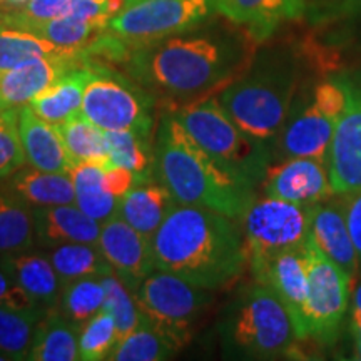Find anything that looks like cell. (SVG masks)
I'll use <instances>...</instances> for the list:
<instances>
[{
  "mask_svg": "<svg viewBox=\"0 0 361 361\" xmlns=\"http://www.w3.org/2000/svg\"><path fill=\"white\" fill-rule=\"evenodd\" d=\"M258 44L246 27L209 17L184 32L129 49L121 64L171 111L218 96L250 67Z\"/></svg>",
  "mask_w": 361,
  "mask_h": 361,
  "instance_id": "6da1fadb",
  "label": "cell"
},
{
  "mask_svg": "<svg viewBox=\"0 0 361 361\" xmlns=\"http://www.w3.org/2000/svg\"><path fill=\"white\" fill-rule=\"evenodd\" d=\"M156 268L216 291L231 286L247 266L239 219L200 206L178 204L152 238Z\"/></svg>",
  "mask_w": 361,
  "mask_h": 361,
  "instance_id": "7a4b0ae2",
  "label": "cell"
},
{
  "mask_svg": "<svg viewBox=\"0 0 361 361\" xmlns=\"http://www.w3.org/2000/svg\"><path fill=\"white\" fill-rule=\"evenodd\" d=\"M154 179L178 204L207 207L234 219L256 200V188L207 154L169 111L154 133Z\"/></svg>",
  "mask_w": 361,
  "mask_h": 361,
  "instance_id": "3957f363",
  "label": "cell"
},
{
  "mask_svg": "<svg viewBox=\"0 0 361 361\" xmlns=\"http://www.w3.org/2000/svg\"><path fill=\"white\" fill-rule=\"evenodd\" d=\"M301 87V56L290 45H273L256 52L250 67L216 97L239 128L273 149Z\"/></svg>",
  "mask_w": 361,
  "mask_h": 361,
  "instance_id": "277c9868",
  "label": "cell"
},
{
  "mask_svg": "<svg viewBox=\"0 0 361 361\" xmlns=\"http://www.w3.org/2000/svg\"><path fill=\"white\" fill-rule=\"evenodd\" d=\"M223 351L238 360L301 358V338L290 311L268 284H246L229 301L218 324Z\"/></svg>",
  "mask_w": 361,
  "mask_h": 361,
  "instance_id": "5b68a950",
  "label": "cell"
},
{
  "mask_svg": "<svg viewBox=\"0 0 361 361\" xmlns=\"http://www.w3.org/2000/svg\"><path fill=\"white\" fill-rule=\"evenodd\" d=\"M350 101L348 74H328L303 85L273 142V162L290 157L326 161L329 144Z\"/></svg>",
  "mask_w": 361,
  "mask_h": 361,
  "instance_id": "8992f818",
  "label": "cell"
},
{
  "mask_svg": "<svg viewBox=\"0 0 361 361\" xmlns=\"http://www.w3.org/2000/svg\"><path fill=\"white\" fill-rule=\"evenodd\" d=\"M169 112L221 166L250 186H261L266 171L273 164V149L239 128L218 97L184 104Z\"/></svg>",
  "mask_w": 361,
  "mask_h": 361,
  "instance_id": "52a82bcc",
  "label": "cell"
},
{
  "mask_svg": "<svg viewBox=\"0 0 361 361\" xmlns=\"http://www.w3.org/2000/svg\"><path fill=\"white\" fill-rule=\"evenodd\" d=\"M142 322L164 336L176 350L192 340L197 319L213 301L211 290L168 271H152L134 291Z\"/></svg>",
  "mask_w": 361,
  "mask_h": 361,
  "instance_id": "ba28073f",
  "label": "cell"
},
{
  "mask_svg": "<svg viewBox=\"0 0 361 361\" xmlns=\"http://www.w3.org/2000/svg\"><path fill=\"white\" fill-rule=\"evenodd\" d=\"M92 61V75L84 90L80 114L104 130H135L154 135L156 99L129 75Z\"/></svg>",
  "mask_w": 361,
  "mask_h": 361,
  "instance_id": "9c48e42d",
  "label": "cell"
},
{
  "mask_svg": "<svg viewBox=\"0 0 361 361\" xmlns=\"http://www.w3.org/2000/svg\"><path fill=\"white\" fill-rule=\"evenodd\" d=\"M311 216L313 206L266 196L252 201L239 219L251 273L284 251L303 247L310 239Z\"/></svg>",
  "mask_w": 361,
  "mask_h": 361,
  "instance_id": "30bf717a",
  "label": "cell"
},
{
  "mask_svg": "<svg viewBox=\"0 0 361 361\" xmlns=\"http://www.w3.org/2000/svg\"><path fill=\"white\" fill-rule=\"evenodd\" d=\"M213 12V0H128L107 30L134 49L200 25Z\"/></svg>",
  "mask_w": 361,
  "mask_h": 361,
  "instance_id": "8fae6325",
  "label": "cell"
},
{
  "mask_svg": "<svg viewBox=\"0 0 361 361\" xmlns=\"http://www.w3.org/2000/svg\"><path fill=\"white\" fill-rule=\"evenodd\" d=\"M310 293L306 303V336L322 346H333L345 326L351 305L353 279L326 258L308 239Z\"/></svg>",
  "mask_w": 361,
  "mask_h": 361,
  "instance_id": "7c38bea8",
  "label": "cell"
},
{
  "mask_svg": "<svg viewBox=\"0 0 361 361\" xmlns=\"http://www.w3.org/2000/svg\"><path fill=\"white\" fill-rule=\"evenodd\" d=\"M266 197L314 206L335 196L326 161L316 157H290L276 161L261 183Z\"/></svg>",
  "mask_w": 361,
  "mask_h": 361,
  "instance_id": "4fadbf2b",
  "label": "cell"
},
{
  "mask_svg": "<svg viewBox=\"0 0 361 361\" xmlns=\"http://www.w3.org/2000/svg\"><path fill=\"white\" fill-rule=\"evenodd\" d=\"M350 101L333 135L326 166L335 194L361 188V72L348 74Z\"/></svg>",
  "mask_w": 361,
  "mask_h": 361,
  "instance_id": "5bb4252c",
  "label": "cell"
},
{
  "mask_svg": "<svg viewBox=\"0 0 361 361\" xmlns=\"http://www.w3.org/2000/svg\"><path fill=\"white\" fill-rule=\"evenodd\" d=\"M97 246L112 271L133 293L157 269L151 239L135 231L119 216L101 226Z\"/></svg>",
  "mask_w": 361,
  "mask_h": 361,
  "instance_id": "9a60e30c",
  "label": "cell"
},
{
  "mask_svg": "<svg viewBox=\"0 0 361 361\" xmlns=\"http://www.w3.org/2000/svg\"><path fill=\"white\" fill-rule=\"evenodd\" d=\"M256 281L268 284L290 311L301 341L306 336V303L310 293V266L306 245L298 250L284 251L252 273Z\"/></svg>",
  "mask_w": 361,
  "mask_h": 361,
  "instance_id": "2e32d148",
  "label": "cell"
},
{
  "mask_svg": "<svg viewBox=\"0 0 361 361\" xmlns=\"http://www.w3.org/2000/svg\"><path fill=\"white\" fill-rule=\"evenodd\" d=\"M85 59V52L56 54L30 59L11 71L0 72V101L6 109L25 106Z\"/></svg>",
  "mask_w": 361,
  "mask_h": 361,
  "instance_id": "e0dca14e",
  "label": "cell"
},
{
  "mask_svg": "<svg viewBox=\"0 0 361 361\" xmlns=\"http://www.w3.org/2000/svg\"><path fill=\"white\" fill-rule=\"evenodd\" d=\"M310 239L326 258L348 273L353 281L358 278L361 271L358 252L346 223L341 194L313 206Z\"/></svg>",
  "mask_w": 361,
  "mask_h": 361,
  "instance_id": "ac0fdd59",
  "label": "cell"
},
{
  "mask_svg": "<svg viewBox=\"0 0 361 361\" xmlns=\"http://www.w3.org/2000/svg\"><path fill=\"white\" fill-rule=\"evenodd\" d=\"M19 130L27 164L47 173L69 174L75 162L67 152L56 126L35 114L29 104L19 107Z\"/></svg>",
  "mask_w": 361,
  "mask_h": 361,
  "instance_id": "d6986e66",
  "label": "cell"
},
{
  "mask_svg": "<svg viewBox=\"0 0 361 361\" xmlns=\"http://www.w3.org/2000/svg\"><path fill=\"white\" fill-rule=\"evenodd\" d=\"M213 6L218 16L246 27L259 42L305 12V0H213Z\"/></svg>",
  "mask_w": 361,
  "mask_h": 361,
  "instance_id": "ffe728a7",
  "label": "cell"
},
{
  "mask_svg": "<svg viewBox=\"0 0 361 361\" xmlns=\"http://www.w3.org/2000/svg\"><path fill=\"white\" fill-rule=\"evenodd\" d=\"M0 268L42 308H54L62 295V281L51 259L29 251L2 252Z\"/></svg>",
  "mask_w": 361,
  "mask_h": 361,
  "instance_id": "44dd1931",
  "label": "cell"
},
{
  "mask_svg": "<svg viewBox=\"0 0 361 361\" xmlns=\"http://www.w3.org/2000/svg\"><path fill=\"white\" fill-rule=\"evenodd\" d=\"M35 236L45 247L67 243L97 245L101 223L92 219L75 204L32 207Z\"/></svg>",
  "mask_w": 361,
  "mask_h": 361,
  "instance_id": "7402d4cb",
  "label": "cell"
},
{
  "mask_svg": "<svg viewBox=\"0 0 361 361\" xmlns=\"http://www.w3.org/2000/svg\"><path fill=\"white\" fill-rule=\"evenodd\" d=\"M176 206L178 202L173 194L157 180H151L139 184L121 197L117 216L152 241L157 229Z\"/></svg>",
  "mask_w": 361,
  "mask_h": 361,
  "instance_id": "603a6c76",
  "label": "cell"
},
{
  "mask_svg": "<svg viewBox=\"0 0 361 361\" xmlns=\"http://www.w3.org/2000/svg\"><path fill=\"white\" fill-rule=\"evenodd\" d=\"M92 75V61L85 59L82 64L67 72L61 79L56 80L51 87L40 92L29 102L39 117L51 124L64 123L67 117L80 111L84 99V90Z\"/></svg>",
  "mask_w": 361,
  "mask_h": 361,
  "instance_id": "cb8c5ba5",
  "label": "cell"
},
{
  "mask_svg": "<svg viewBox=\"0 0 361 361\" xmlns=\"http://www.w3.org/2000/svg\"><path fill=\"white\" fill-rule=\"evenodd\" d=\"M8 179L11 192L30 207L75 204L74 184L69 174L47 173L32 166H24Z\"/></svg>",
  "mask_w": 361,
  "mask_h": 361,
  "instance_id": "d4e9b609",
  "label": "cell"
},
{
  "mask_svg": "<svg viewBox=\"0 0 361 361\" xmlns=\"http://www.w3.org/2000/svg\"><path fill=\"white\" fill-rule=\"evenodd\" d=\"M79 333L57 306L47 308L35 329L27 360L32 361H75L79 358Z\"/></svg>",
  "mask_w": 361,
  "mask_h": 361,
  "instance_id": "484cf974",
  "label": "cell"
},
{
  "mask_svg": "<svg viewBox=\"0 0 361 361\" xmlns=\"http://www.w3.org/2000/svg\"><path fill=\"white\" fill-rule=\"evenodd\" d=\"M104 171L106 166L90 161L75 162L69 171L75 191V206L101 224L116 218L121 201V197L104 189Z\"/></svg>",
  "mask_w": 361,
  "mask_h": 361,
  "instance_id": "4316f807",
  "label": "cell"
},
{
  "mask_svg": "<svg viewBox=\"0 0 361 361\" xmlns=\"http://www.w3.org/2000/svg\"><path fill=\"white\" fill-rule=\"evenodd\" d=\"M109 141V162L137 174L141 183L154 179V135H144L135 130H106ZM106 166V168H107Z\"/></svg>",
  "mask_w": 361,
  "mask_h": 361,
  "instance_id": "83f0119b",
  "label": "cell"
},
{
  "mask_svg": "<svg viewBox=\"0 0 361 361\" xmlns=\"http://www.w3.org/2000/svg\"><path fill=\"white\" fill-rule=\"evenodd\" d=\"M47 258L57 271L62 286L75 279L102 278L114 273L97 245H87V243L57 245L49 250Z\"/></svg>",
  "mask_w": 361,
  "mask_h": 361,
  "instance_id": "f1b7e54d",
  "label": "cell"
},
{
  "mask_svg": "<svg viewBox=\"0 0 361 361\" xmlns=\"http://www.w3.org/2000/svg\"><path fill=\"white\" fill-rule=\"evenodd\" d=\"M59 135L74 162H109V141L107 133L79 112L67 117L64 123L56 124Z\"/></svg>",
  "mask_w": 361,
  "mask_h": 361,
  "instance_id": "f546056e",
  "label": "cell"
},
{
  "mask_svg": "<svg viewBox=\"0 0 361 361\" xmlns=\"http://www.w3.org/2000/svg\"><path fill=\"white\" fill-rule=\"evenodd\" d=\"M16 29L39 35V37L56 44L59 47L67 49V51H85L107 27L97 24V22L80 20L71 16H64L51 20L24 22V24L17 25Z\"/></svg>",
  "mask_w": 361,
  "mask_h": 361,
  "instance_id": "4dcf8cb0",
  "label": "cell"
},
{
  "mask_svg": "<svg viewBox=\"0 0 361 361\" xmlns=\"http://www.w3.org/2000/svg\"><path fill=\"white\" fill-rule=\"evenodd\" d=\"M45 310L40 306L27 310L0 306V353L7 360H27Z\"/></svg>",
  "mask_w": 361,
  "mask_h": 361,
  "instance_id": "1f68e13d",
  "label": "cell"
},
{
  "mask_svg": "<svg viewBox=\"0 0 361 361\" xmlns=\"http://www.w3.org/2000/svg\"><path fill=\"white\" fill-rule=\"evenodd\" d=\"M35 239L32 207L16 194H0V252L29 251Z\"/></svg>",
  "mask_w": 361,
  "mask_h": 361,
  "instance_id": "d6a6232c",
  "label": "cell"
},
{
  "mask_svg": "<svg viewBox=\"0 0 361 361\" xmlns=\"http://www.w3.org/2000/svg\"><path fill=\"white\" fill-rule=\"evenodd\" d=\"M104 303L106 288L101 278H82L62 286L57 308L74 326L82 329L85 323L104 310Z\"/></svg>",
  "mask_w": 361,
  "mask_h": 361,
  "instance_id": "836d02e7",
  "label": "cell"
},
{
  "mask_svg": "<svg viewBox=\"0 0 361 361\" xmlns=\"http://www.w3.org/2000/svg\"><path fill=\"white\" fill-rule=\"evenodd\" d=\"M69 52L85 51H67V49L59 47L39 35L16 29V27H8L0 22V72L11 71L30 59Z\"/></svg>",
  "mask_w": 361,
  "mask_h": 361,
  "instance_id": "e575fe53",
  "label": "cell"
},
{
  "mask_svg": "<svg viewBox=\"0 0 361 361\" xmlns=\"http://www.w3.org/2000/svg\"><path fill=\"white\" fill-rule=\"evenodd\" d=\"M171 343L161 336L156 329L147 326L142 322L141 326L126 336L116 350L112 351L109 360L112 361H162L169 360L176 353Z\"/></svg>",
  "mask_w": 361,
  "mask_h": 361,
  "instance_id": "d590c367",
  "label": "cell"
},
{
  "mask_svg": "<svg viewBox=\"0 0 361 361\" xmlns=\"http://www.w3.org/2000/svg\"><path fill=\"white\" fill-rule=\"evenodd\" d=\"M101 281L106 288V303L104 310L109 311L116 322L117 336L119 341H123L126 336L134 333L135 329L142 324L141 311L135 303L134 293L129 290L123 283V279L116 273L106 274L101 278Z\"/></svg>",
  "mask_w": 361,
  "mask_h": 361,
  "instance_id": "8d00e7d4",
  "label": "cell"
},
{
  "mask_svg": "<svg viewBox=\"0 0 361 361\" xmlns=\"http://www.w3.org/2000/svg\"><path fill=\"white\" fill-rule=\"evenodd\" d=\"M119 345L116 322L109 311L102 310L84 324L79 333V358L84 361L109 360Z\"/></svg>",
  "mask_w": 361,
  "mask_h": 361,
  "instance_id": "74e56055",
  "label": "cell"
},
{
  "mask_svg": "<svg viewBox=\"0 0 361 361\" xmlns=\"http://www.w3.org/2000/svg\"><path fill=\"white\" fill-rule=\"evenodd\" d=\"M27 164L19 130V107L0 112V183Z\"/></svg>",
  "mask_w": 361,
  "mask_h": 361,
  "instance_id": "f35d334b",
  "label": "cell"
},
{
  "mask_svg": "<svg viewBox=\"0 0 361 361\" xmlns=\"http://www.w3.org/2000/svg\"><path fill=\"white\" fill-rule=\"evenodd\" d=\"M75 4L78 0H27L17 11L4 13L0 22L8 27H17L24 22L59 19L67 16Z\"/></svg>",
  "mask_w": 361,
  "mask_h": 361,
  "instance_id": "ab89813d",
  "label": "cell"
},
{
  "mask_svg": "<svg viewBox=\"0 0 361 361\" xmlns=\"http://www.w3.org/2000/svg\"><path fill=\"white\" fill-rule=\"evenodd\" d=\"M141 179L130 169L119 168V166H107L104 171V189L116 197H123L130 189L139 186Z\"/></svg>",
  "mask_w": 361,
  "mask_h": 361,
  "instance_id": "60d3db41",
  "label": "cell"
},
{
  "mask_svg": "<svg viewBox=\"0 0 361 361\" xmlns=\"http://www.w3.org/2000/svg\"><path fill=\"white\" fill-rule=\"evenodd\" d=\"M341 197H343V204H345L346 223H348L350 234L351 238H353L356 252H358L360 269H361V188L356 189V191L341 194Z\"/></svg>",
  "mask_w": 361,
  "mask_h": 361,
  "instance_id": "b9f144b4",
  "label": "cell"
},
{
  "mask_svg": "<svg viewBox=\"0 0 361 361\" xmlns=\"http://www.w3.org/2000/svg\"><path fill=\"white\" fill-rule=\"evenodd\" d=\"M0 306H11V308H35V301L16 284L0 268ZM42 308V306H40Z\"/></svg>",
  "mask_w": 361,
  "mask_h": 361,
  "instance_id": "7bdbcfd3",
  "label": "cell"
},
{
  "mask_svg": "<svg viewBox=\"0 0 361 361\" xmlns=\"http://www.w3.org/2000/svg\"><path fill=\"white\" fill-rule=\"evenodd\" d=\"M348 322H361V273H360L358 283H356L353 290V295H351V308H350Z\"/></svg>",
  "mask_w": 361,
  "mask_h": 361,
  "instance_id": "ee69618b",
  "label": "cell"
},
{
  "mask_svg": "<svg viewBox=\"0 0 361 361\" xmlns=\"http://www.w3.org/2000/svg\"><path fill=\"white\" fill-rule=\"evenodd\" d=\"M348 329L353 341V356L351 360L361 361V322H348Z\"/></svg>",
  "mask_w": 361,
  "mask_h": 361,
  "instance_id": "f6af8a7d",
  "label": "cell"
},
{
  "mask_svg": "<svg viewBox=\"0 0 361 361\" xmlns=\"http://www.w3.org/2000/svg\"><path fill=\"white\" fill-rule=\"evenodd\" d=\"M6 2L11 4V6H22V4L27 2V0H6Z\"/></svg>",
  "mask_w": 361,
  "mask_h": 361,
  "instance_id": "bcb514c9",
  "label": "cell"
},
{
  "mask_svg": "<svg viewBox=\"0 0 361 361\" xmlns=\"http://www.w3.org/2000/svg\"><path fill=\"white\" fill-rule=\"evenodd\" d=\"M4 109H6V107H4V104H2V101H0V112H2Z\"/></svg>",
  "mask_w": 361,
  "mask_h": 361,
  "instance_id": "7dc6e473",
  "label": "cell"
},
{
  "mask_svg": "<svg viewBox=\"0 0 361 361\" xmlns=\"http://www.w3.org/2000/svg\"><path fill=\"white\" fill-rule=\"evenodd\" d=\"M2 2H4V0H0V6H2Z\"/></svg>",
  "mask_w": 361,
  "mask_h": 361,
  "instance_id": "c3c4849f",
  "label": "cell"
},
{
  "mask_svg": "<svg viewBox=\"0 0 361 361\" xmlns=\"http://www.w3.org/2000/svg\"><path fill=\"white\" fill-rule=\"evenodd\" d=\"M358 4H360V7H361V0H358Z\"/></svg>",
  "mask_w": 361,
  "mask_h": 361,
  "instance_id": "681fc988",
  "label": "cell"
}]
</instances>
